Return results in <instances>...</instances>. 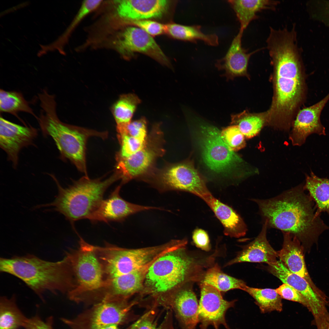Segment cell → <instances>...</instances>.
I'll list each match as a JSON object with an SVG mask.
<instances>
[{
    "label": "cell",
    "mask_w": 329,
    "mask_h": 329,
    "mask_svg": "<svg viewBox=\"0 0 329 329\" xmlns=\"http://www.w3.org/2000/svg\"><path fill=\"white\" fill-rule=\"evenodd\" d=\"M297 41V33L287 30L273 33L266 41L274 76V94L267 114L270 121L290 118L305 96L302 51Z\"/></svg>",
    "instance_id": "cell-1"
},
{
    "label": "cell",
    "mask_w": 329,
    "mask_h": 329,
    "mask_svg": "<svg viewBox=\"0 0 329 329\" xmlns=\"http://www.w3.org/2000/svg\"><path fill=\"white\" fill-rule=\"evenodd\" d=\"M300 185L270 198H252L263 223L268 228L288 232L302 243L315 239L329 230L318 214L313 201Z\"/></svg>",
    "instance_id": "cell-2"
},
{
    "label": "cell",
    "mask_w": 329,
    "mask_h": 329,
    "mask_svg": "<svg viewBox=\"0 0 329 329\" xmlns=\"http://www.w3.org/2000/svg\"><path fill=\"white\" fill-rule=\"evenodd\" d=\"M203 264L185 247L169 252L151 265L139 295L151 301L149 306L157 307L164 299L185 284L201 281L205 273Z\"/></svg>",
    "instance_id": "cell-3"
},
{
    "label": "cell",
    "mask_w": 329,
    "mask_h": 329,
    "mask_svg": "<svg viewBox=\"0 0 329 329\" xmlns=\"http://www.w3.org/2000/svg\"><path fill=\"white\" fill-rule=\"evenodd\" d=\"M41 108L37 119L42 134L54 140L63 158L68 159L78 169L87 175L86 147L90 137L106 138L107 132H99L76 127L61 122L56 112L55 96L44 90L38 95Z\"/></svg>",
    "instance_id": "cell-4"
},
{
    "label": "cell",
    "mask_w": 329,
    "mask_h": 329,
    "mask_svg": "<svg viewBox=\"0 0 329 329\" xmlns=\"http://www.w3.org/2000/svg\"><path fill=\"white\" fill-rule=\"evenodd\" d=\"M0 271L21 279L41 299L46 291L55 294L68 293L72 287L71 272L65 257L56 262L30 254L2 257Z\"/></svg>",
    "instance_id": "cell-5"
},
{
    "label": "cell",
    "mask_w": 329,
    "mask_h": 329,
    "mask_svg": "<svg viewBox=\"0 0 329 329\" xmlns=\"http://www.w3.org/2000/svg\"><path fill=\"white\" fill-rule=\"evenodd\" d=\"M57 187L58 193L51 202L36 206V209L49 207L47 210L63 214L71 223L87 219L97 209L107 189L120 179L115 171L105 179H92L88 175L81 178L65 188L61 185L54 175H50Z\"/></svg>",
    "instance_id": "cell-6"
},
{
    "label": "cell",
    "mask_w": 329,
    "mask_h": 329,
    "mask_svg": "<svg viewBox=\"0 0 329 329\" xmlns=\"http://www.w3.org/2000/svg\"><path fill=\"white\" fill-rule=\"evenodd\" d=\"M79 243L77 250L67 252L65 256L70 267L72 280L68 297L77 303L100 290L106 281L95 246L81 238Z\"/></svg>",
    "instance_id": "cell-7"
},
{
    "label": "cell",
    "mask_w": 329,
    "mask_h": 329,
    "mask_svg": "<svg viewBox=\"0 0 329 329\" xmlns=\"http://www.w3.org/2000/svg\"><path fill=\"white\" fill-rule=\"evenodd\" d=\"M183 245L181 239H173L161 245L136 249L111 245L104 254L105 269L110 277L115 278L142 268Z\"/></svg>",
    "instance_id": "cell-8"
},
{
    "label": "cell",
    "mask_w": 329,
    "mask_h": 329,
    "mask_svg": "<svg viewBox=\"0 0 329 329\" xmlns=\"http://www.w3.org/2000/svg\"><path fill=\"white\" fill-rule=\"evenodd\" d=\"M137 300L105 301L94 304L73 318L61 320L71 329H101L108 325H122L137 318L132 308Z\"/></svg>",
    "instance_id": "cell-9"
},
{
    "label": "cell",
    "mask_w": 329,
    "mask_h": 329,
    "mask_svg": "<svg viewBox=\"0 0 329 329\" xmlns=\"http://www.w3.org/2000/svg\"><path fill=\"white\" fill-rule=\"evenodd\" d=\"M197 120V140L205 164L215 173L232 174L239 168L242 159L223 141L217 128Z\"/></svg>",
    "instance_id": "cell-10"
},
{
    "label": "cell",
    "mask_w": 329,
    "mask_h": 329,
    "mask_svg": "<svg viewBox=\"0 0 329 329\" xmlns=\"http://www.w3.org/2000/svg\"><path fill=\"white\" fill-rule=\"evenodd\" d=\"M152 183L161 193L172 190L184 191L202 199L210 193L199 173L192 163L189 162L168 167Z\"/></svg>",
    "instance_id": "cell-11"
},
{
    "label": "cell",
    "mask_w": 329,
    "mask_h": 329,
    "mask_svg": "<svg viewBox=\"0 0 329 329\" xmlns=\"http://www.w3.org/2000/svg\"><path fill=\"white\" fill-rule=\"evenodd\" d=\"M112 44L115 49L126 59L139 53L163 65L171 66L168 58L153 37L137 27L132 25L123 28L117 33Z\"/></svg>",
    "instance_id": "cell-12"
},
{
    "label": "cell",
    "mask_w": 329,
    "mask_h": 329,
    "mask_svg": "<svg viewBox=\"0 0 329 329\" xmlns=\"http://www.w3.org/2000/svg\"><path fill=\"white\" fill-rule=\"evenodd\" d=\"M200 296L199 303V322L200 329H207L210 325L214 328L222 325L230 329L227 323L225 315L227 310L233 307L236 300H225L221 292L207 284H200Z\"/></svg>",
    "instance_id": "cell-13"
},
{
    "label": "cell",
    "mask_w": 329,
    "mask_h": 329,
    "mask_svg": "<svg viewBox=\"0 0 329 329\" xmlns=\"http://www.w3.org/2000/svg\"><path fill=\"white\" fill-rule=\"evenodd\" d=\"M154 261L129 273L106 281L104 286L95 295V302L129 300L135 294H139L143 289L148 271Z\"/></svg>",
    "instance_id": "cell-14"
},
{
    "label": "cell",
    "mask_w": 329,
    "mask_h": 329,
    "mask_svg": "<svg viewBox=\"0 0 329 329\" xmlns=\"http://www.w3.org/2000/svg\"><path fill=\"white\" fill-rule=\"evenodd\" d=\"M192 283L185 284L170 294L159 305L174 313L182 329H196L199 323V303Z\"/></svg>",
    "instance_id": "cell-15"
},
{
    "label": "cell",
    "mask_w": 329,
    "mask_h": 329,
    "mask_svg": "<svg viewBox=\"0 0 329 329\" xmlns=\"http://www.w3.org/2000/svg\"><path fill=\"white\" fill-rule=\"evenodd\" d=\"M38 130L31 126H22L0 118V147L6 153L8 160L16 168L19 154L23 148L33 144Z\"/></svg>",
    "instance_id": "cell-16"
},
{
    "label": "cell",
    "mask_w": 329,
    "mask_h": 329,
    "mask_svg": "<svg viewBox=\"0 0 329 329\" xmlns=\"http://www.w3.org/2000/svg\"><path fill=\"white\" fill-rule=\"evenodd\" d=\"M150 139L147 140L144 146L131 156L116 159L115 170L119 175L122 185L143 175L162 154V149L156 141Z\"/></svg>",
    "instance_id": "cell-17"
},
{
    "label": "cell",
    "mask_w": 329,
    "mask_h": 329,
    "mask_svg": "<svg viewBox=\"0 0 329 329\" xmlns=\"http://www.w3.org/2000/svg\"><path fill=\"white\" fill-rule=\"evenodd\" d=\"M270 273L297 291L304 297L308 304V309L314 320L328 312L325 299L316 291L304 278L291 272L281 261H278L271 267Z\"/></svg>",
    "instance_id": "cell-18"
},
{
    "label": "cell",
    "mask_w": 329,
    "mask_h": 329,
    "mask_svg": "<svg viewBox=\"0 0 329 329\" xmlns=\"http://www.w3.org/2000/svg\"><path fill=\"white\" fill-rule=\"evenodd\" d=\"M122 186L120 184L117 186L107 199L103 200L87 219L92 222H121L130 215L139 212L162 209L157 207L136 204L126 201L120 195Z\"/></svg>",
    "instance_id": "cell-19"
},
{
    "label": "cell",
    "mask_w": 329,
    "mask_h": 329,
    "mask_svg": "<svg viewBox=\"0 0 329 329\" xmlns=\"http://www.w3.org/2000/svg\"><path fill=\"white\" fill-rule=\"evenodd\" d=\"M116 1L118 16L129 23L135 21L162 19L169 12L172 3L171 1L166 0Z\"/></svg>",
    "instance_id": "cell-20"
},
{
    "label": "cell",
    "mask_w": 329,
    "mask_h": 329,
    "mask_svg": "<svg viewBox=\"0 0 329 329\" xmlns=\"http://www.w3.org/2000/svg\"><path fill=\"white\" fill-rule=\"evenodd\" d=\"M329 100V93L318 102L299 111L290 136L293 145H302L308 136L312 134L326 135L325 129L321 122L320 115Z\"/></svg>",
    "instance_id": "cell-21"
},
{
    "label": "cell",
    "mask_w": 329,
    "mask_h": 329,
    "mask_svg": "<svg viewBox=\"0 0 329 329\" xmlns=\"http://www.w3.org/2000/svg\"><path fill=\"white\" fill-rule=\"evenodd\" d=\"M244 31L239 29L225 56L218 60L215 64V66L219 70L224 72L223 76L227 80L246 75L251 56L263 49L260 48L249 52L243 48L242 40Z\"/></svg>",
    "instance_id": "cell-22"
},
{
    "label": "cell",
    "mask_w": 329,
    "mask_h": 329,
    "mask_svg": "<svg viewBox=\"0 0 329 329\" xmlns=\"http://www.w3.org/2000/svg\"><path fill=\"white\" fill-rule=\"evenodd\" d=\"M268 227L264 222L261 230L255 239L245 246L236 257L225 266L242 262L264 263L270 265L275 263L277 252L271 245L267 237Z\"/></svg>",
    "instance_id": "cell-23"
},
{
    "label": "cell",
    "mask_w": 329,
    "mask_h": 329,
    "mask_svg": "<svg viewBox=\"0 0 329 329\" xmlns=\"http://www.w3.org/2000/svg\"><path fill=\"white\" fill-rule=\"evenodd\" d=\"M283 242L281 249L277 252L278 257L291 272L305 279L315 290L306 267L300 242L288 232H282Z\"/></svg>",
    "instance_id": "cell-24"
},
{
    "label": "cell",
    "mask_w": 329,
    "mask_h": 329,
    "mask_svg": "<svg viewBox=\"0 0 329 329\" xmlns=\"http://www.w3.org/2000/svg\"><path fill=\"white\" fill-rule=\"evenodd\" d=\"M203 200L222 224L225 235L237 238L246 234L247 231L246 224L240 215L232 208L221 202L211 193Z\"/></svg>",
    "instance_id": "cell-25"
},
{
    "label": "cell",
    "mask_w": 329,
    "mask_h": 329,
    "mask_svg": "<svg viewBox=\"0 0 329 329\" xmlns=\"http://www.w3.org/2000/svg\"><path fill=\"white\" fill-rule=\"evenodd\" d=\"M244 30L250 23L258 18V12L265 10H275L280 2L270 0H230L228 1Z\"/></svg>",
    "instance_id": "cell-26"
},
{
    "label": "cell",
    "mask_w": 329,
    "mask_h": 329,
    "mask_svg": "<svg viewBox=\"0 0 329 329\" xmlns=\"http://www.w3.org/2000/svg\"><path fill=\"white\" fill-rule=\"evenodd\" d=\"M165 33L176 39L194 42L200 40L213 46L219 44L218 35L215 34L204 33L199 25L188 26L170 23L165 24Z\"/></svg>",
    "instance_id": "cell-27"
},
{
    "label": "cell",
    "mask_w": 329,
    "mask_h": 329,
    "mask_svg": "<svg viewBox=\"0 0 329 329\" xmlns=\"http://www.w3.org/2000/svg\"><path fill=\"white\" fill-rule=\"evenodd\" d=\"M141 101L133 94L121 95L115 103L112 112L116 124L118 139L127 133V128Z\"/></svg>",
    "instance_id": "cell-28"
},
{
    "label": "cell",
    "mask_w": 329,
    "mask_h": 329,
    "mask_svg": "<svg viewBox=\"0 0 329 329\" xmlns=\"http://www.w3.org/2000/svg\"><path fill=\"white\" fill-rule=\"evenodd\" d=\"M303 188L315 202L317 213L326 212L329 216V179L319 177L311 171L310 175L306 174Z\"/></svg>",
    "instance_id": "cell-29"
},
{
    "label": "cell",
    "mask_w": 329,
    "mask_h": 329,
    "mask_svg": "<svg viewBox=\"0 0 329 329\" xmlns=\"http://www.w3.org/2000/svg\"><path fill=\"white\" fill-rule=\"evenodd\" d=\"M16 298L5 296L0 299V329H19L23 327L27 319L18 308Z\"/></svg>",
    "instance_id": "cell-30"
},
{
    "label": "cell",
    "mask_w": 329,
    "mask_h": 329,
    "mask_svg": "<svg viewBox=\"0 0 329 329\" xmlns=\"http://www.w3.org/2000/svg\"><path fill=\"white\" fill-rule=\"evenodd\" d=\"M201 282L211 286L220 292L236 289L244 291L247 286L242 280L223 272L217 264L205 271Z\"/></svg>",
    "instance_id": "cell-31"
},
{
    "label": "cell",
    "mask_w": 329,
    "mask_h": 329,
    "mask_svg": "<svg viewBox=\"0 0 329 329\" xmlns=\"http://www.w3.org/2000/svg\"><path fill=\"white\" fill-rule=\"evenodd\" d=\"M0 111L1 113H8L14 115L26 125L18 116V112H26L32 115L36 119L37 118L23 94L16 91H6L0 89Z\"/></svg>",
    "instance_id": "cell-32"
},
{
    "label": "cell",
    "mask_w": 329,
    "mask_h": 329,
    "mask_svg": "<svg viewBox=\"0 0 329 329\" xmlns=\"http://www.w3.org/2000/svg\"><path fill=\"white\" fill-rule=\"evenodd\" d=\"M244 291L255 300L262 312L266 313L282 310V298L275 290L271 288H258L246 286Z\"/></svg>",
    "instance_id": "cell-33"
},
{
    "label": "cell",
    "mask_w": 329,
    "mask_h": 329,
    "mask_svg": "<svg viewBox=\"0 0 329 329\" xmlns=\"http://www.w3.org/2000/svg\"><path fill=\"white\" fill-rule=\"evenodd\" d=\"M265 115L249 114L246 111L232 115V125L237 126L245 137L250 138L260 132L264 123Z\"/></svg>",
    "instance_id": "cell-34"
},
{
    "label": "cell",
    "mask_w": 329,
    "mask_h": 329,
    "mask_svg": "<svg viewBox=\"0 0 329 329\" xmlns=\"http://www.w3.org/2000/svg\"><path fill=\"white\" fill-rule=\"evenodd\" d=\"M156 308L149 309L128 329H175L173 313L171 310H168L161 324H157L156 319Z\"/></svg>",
    "instance_id": "cell-35"
},
{
    "label": "cell",
    "mask_w": 329,
    "mask_h": 329,
    "mask_svg": "<svg viewBox=\"0 0 329 329\" xmlns=\"http://www.w3.org/2000/svg\"><path fill=\"white\" fill-rule=\"evenodd\" d=\"M221 135L223 141L234 152L246 146L245 137L236 125H231L224 128L221 131Z\"/></svg>",
    "instance_id": "cell-36"
},
{
    "label": "cell",
    "mask_w": 329,
    "mask_h": 329,
    "mask_svg": "<svg viewBox=\"0 0 329 329\" xmlns=\"http://www.w3.org/2000/svg\"><path fill=\"white\" fill-rule=\"evenodd\" d=\"M308 12L313 19L329 27V1H310L306 4Z\"/></svg>",
    "instance_id": "cell-37"
},
{
    "label": "cell",
    "mask_w": 329,
    "mask_h": 329,
    "mask_svg": "<svg viewBox=\"0 0 329 329\" xmlns=\"http://www.w3.org/2000/svg\"><path fill=\"white\" fill-rule=\"evenodd\" d=\"M119 140L121 147L116 159L127 158L134 154L144 146L147 141H143L128 134L123 135Z\"/></svg>",
    "instance_id": "cell-38"
},
{
    "label": "cell",
    "mask_w": 329,
    "mask_h": 329,
    "mask_svg": "<svg viewBox=\"0 0 329 329\" xmlns=\"http://www.w3.org/2000/svg\"><path fill=\"white\" fill-rule=\"evenodd\" d=\"M130 24L141 29L152 37L165 33V24L153 20L148 19L133 22Z\"/></svg>",
    "instance_id": "cell-39"
},
{
    "label": "cell",
    "mask_w": 329,
    "mask_h": 329,
    "mask_svg": "<svg viewBox=\"0 0 329 329\" xmlns=\"http://www.w3.org/2000/svg\"><path fill=\"white\" fill-rule=\"evenodd\" d=\"M147 125L144 117L132 122L127 127L126 134L145 141L147 139Z\"/></svg>",
    "instance_id": "cell-40"
},
{
    "label": "cell",
    "mask_w": 329,
    "mask_h": 329,
    "mask_svg": "<svg viewBox=\"0 0 329 329\" xmlns=\"http://www.w3.org/2000/svg\"><path fill=\"white\" fill-rule=\"evenodd\" d=\"M275 290L282 298L299 302L308 308V304L304 297L291 286L283 283Z\"/></svg>",
    "instance_id": "cell-41"
},
{
    "label": "cell",
    "mask_w": 329,
    "mask_h": 329,
    "mask_svg": "<svg viewBox=\"0 0 329 329\" xmlns=\"http://www.w3.org/2000/svg\"><path fill=\"white\" fill-rule=\"evenodd\" d=\"M53 318L51 316L43 321L37 314L27 318L23 327L25 329H54Z\"/></svg>",
    "instance_id": "cell-42"
},
{
    "label": "cell",
    "mask_w": 329,
    "mask_h": 329,
    "mask_svg": "<svg viewBox=\"0 0 329 329\" xmlns=\"http://www.w3.org/2000/svg\"><path fill=\"white\" fill-rule=\"evenodd\" d=\"M192 239L198 248L206 251L210 250L211 246L209 236L204 230L200 228L195 229L193 232Z\"/></svg>",
    "instance_id": "cell-43"
},
{
    "label": "cell",
    "mask_w": 329,
    "mask_h": 329,
    "mask_svg": "<svg viewBox=\"0 0 329 329\" xmlns=\"http://www.w3.org/2000/svg\"><path fill=\"white\" fill-rule=\"evenodd\" d=\"M314 320L317 329H329V313L328 312Z\"/></svg>",
    "instance_id": "cell-44"
},
{
    "label": "cell",
    "mask_w": 329,
    "mask_h": 329,
    "mask_svg": "<svg viewBox=\"0 0 329 329\" xmlns=\"http://www.w3.org/2000/svg\"><path fill=\"white\" fill-rule=\"evenodd\" d=\"M118 326L115 324H111L105 326L101 329H119Z\"/></svg>",
    "instance_id": "cell-45"
},
{
    "label": "cell",
    "mask_w": 329,
    "mask_h": 329,
    "mask_svg": "<svg viewBox=\"0 0 329 329\" xmlns=\"http://www.w3.org/2000/svg\"><path fill=\"white\" fill-rule=\"evenodd\" d=\"M215 329H219V328H215Z\"/></svg>",
    "instance_id": "cell-46"
}]
</instances>
